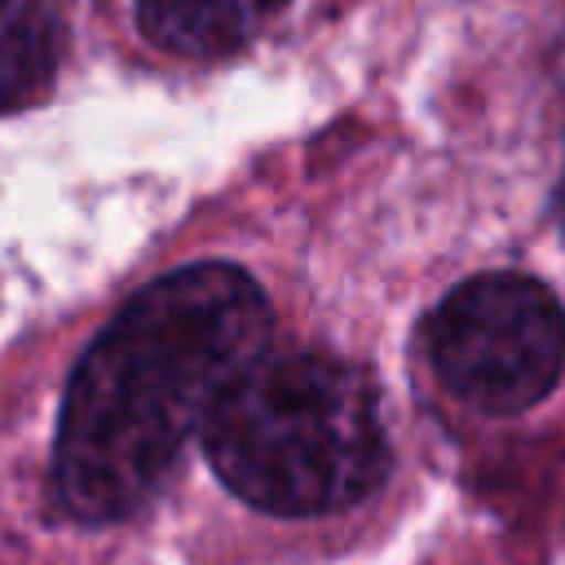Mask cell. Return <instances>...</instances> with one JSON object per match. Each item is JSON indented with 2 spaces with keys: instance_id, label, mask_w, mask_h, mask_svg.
Returning <instances> with one entry per match:
<instances>
[{
  "instance_id": "cell-5",
  "label": "cell",
  "mask_w": 565,
  "mask_h": 565,
  "mask_svg": "<svg viewBox=\"0 0 565 565\" xmlns=\"http://www.w3.org/2000/svg\"><path fill=\"white\" fill-rule=\"evenodd\" d=\"M62 22L49 0H0V110L35 102L57 71Z\"/></svg>"
},
{
  "instance_id": "cell-1",
  "label": "cell",
  "mask_w": 565,
  "mask_h": 565,
  "mask_svg": "<svg viewBox=\"0 0 565 565\" xmlns=\"http://www.w3.org/2000/svg\"><path fill=\"white\" fill-rule=\"evenodd\" d=\"M265 349L269 305L238 265L199 260L137 291L66 380L53 441L62 508L88 525L132 516Z\"/></svg>"
},
{
  "instance_id": "cell-4",
  "label": "cell",
  "mask_w": 565,
  "mask_h": 565,
  "mask_svg": "<svg viewBox=\"0 0 565 565\" xmlns=\"http://www.w3.org/2000/svg\"><path fill=\"white\" fill-rule=\"evenodd\" d=\"M287 0H137V26L150 44L181 57H221L243 49Z\"/></svg>"
},
{
  "instance_id": "cell-2",
  "label": "cell",
  "mask_w": 565,
  "mask_h": 565,
  "mask_svg": "<svg viewBox=\"0 0 565 565\" xmlns=\"http://www.w3.org/2000/svg\"><path fill=\"white\" fill-rule=\"evenodd\" d=\"M203 450L243 503L274 516L353 508L388 472L371 375L318 349H265L207 415Z\"/></svg>"
},
{
  "instance_id": "cell-3",
  "label": "cell",
  "mask_w": 565,
  "mask_h": 565,
  "mask_svg": "<svg viewBox=\"0 0 565 565\" xmlns=\"http://www.w3.org/2000/svg\"><path fill=\"white\" fill-rule=\"evenodd\" d=\"M428 358L459 402L490 415H516L543 402L561 380V300L530 274H477L433 309Z\"/></svg>"
}]
</instances>
